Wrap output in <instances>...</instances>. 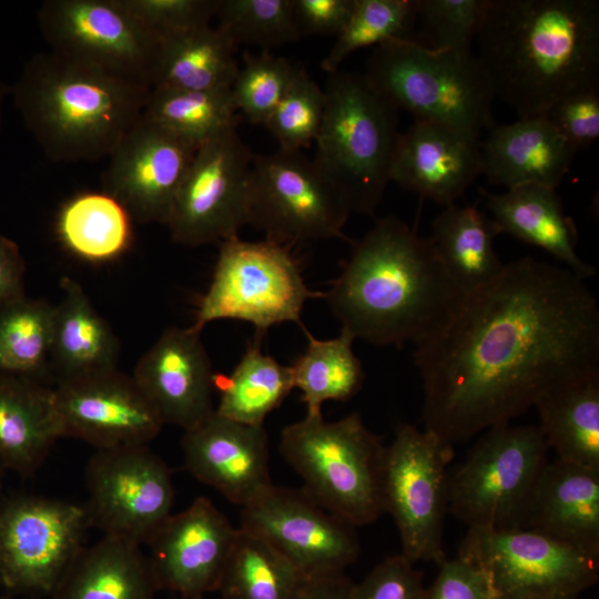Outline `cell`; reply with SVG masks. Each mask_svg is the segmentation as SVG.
<instances>
[{
    "label": "cell",
    "instance_id": "obj_1",
    "mask_svg": "<svg viewBox=\"0 0 599 599\" xmlns=\"http://www.w3.org/2000/svg\"><path fill=\"white\" fill-rule=\"evenodd\" d=\"M425 429L454 446L510 423L547 390L599 374V308L585 280L532 257L465 293L416 345Z\"/></svg>",
    "mask_w": 599,
    "mask_h": 599
},
{
    "label": "cell",
    "instance_id": "obj_2",
    "mask_svg": "<svg viewBox=\"0 0 599 599\" xmlns=\"http://www.w3.org/2000/svg\"><path fill=\"white\" fill-rule=\"evenodd\" d=\"M476 41L495 99L519 119L599 89L598 0H489Z\"/></svg>",
    "mask_w": 599,
    "mask_h": 599
},
{
    "label": "cell",
    "instance_id": "obj_3",
    "mask_svg": "<svg viewBox=\"0 0 599 599\" xmlns=\"http://www.w3.org/2000/svg\"><path fill=\"white\" fill-rule=\"evenodd\" d=\"M463 295L430 237L387 216L354 244L324 297L355 339L400 346L417 345L435 333Z\"/></svg>",
    "mask_w": 599,
    "mask_h": 599
},
{
    "label": "cell",
    "instance_id": "obj_4",
    "mask_svg": "<svg viewBox=\"0 0 599 599\" xmlns=\"http://www.w3.org/2000/svg\"><path fill=\"white\" fill-rule=\"evenodd\" d=\"M150 91L49 51L29 59L12 93L47 156L75 162L109 158L141 119Z\"/></svg>",
    "mask_w": 599,
    "mask_h": 599
},
{
    "label": "cell",
    "instance_id": "obj_5",
    "mask_svg": "<svg viewBox=\"0 0 599 599\" xmlns=\"http://www.w3.org/2000/svg\"><path fill=\"white\" fill-rule=\"evenodd\" d=\"M326 105L312 159L349 213L374 215L390 183L400 132L396 110L364 74H328Z\"/></svg>",
    "mask_w": 599,
    "mask_h": 599
},
{
    "label": "cell",
    "instance_id": "obj_6",
    "mask_svg": "<svg viewBox=\"0 0 599 599\" xmlns=\"http://www.w3.org/2000/svg\"><path fill=\"white\" fill-rule=\"evenodd\" d=\"M364 77L389 105L415 120L447 125L477 140L495 124V97L473 51L390 40L375 47Z\"/></svg>",
    "mask_w": 599,
    "mask_h": 599
},
{
    "label": "cell",
    "instance_id": "obj_7",
    "mask_svg": "<svg viewBox=\"0 0 599 599\" xmlns=\"http://www.w3.org/2000/svg\"><path fill=\"white\" fill-rule=\"evenodd\" d=\"M380 439L352 413L335 422L322 414L283 428L280 451L313 500L353 527L376 521L384 511Z\"/></svg>",
    "mask_w": 599,
    "mask_h": 599
},
{
    "label": "cell",
    "instance_id": "obj_8",
    "mask_svg": "<svg viewBox=\"0 0 599 599\" xmlns=\"http://www.w3.org/2000/svg\"><path fill=\"white\" fill-rule=\"evenodd\" d=\"M548 449L538 426L506 423L486 429L448 473V512L468 528H522Z\"/></svg>",
    "mask_w": 599,
    "mask_h": 599
},
{
    "label": "cell",
    "instance_id": "obj_9",
    "mask_svg": "<svg viewBox=\"0 0 599 599\" xmlns=\"http://www.w3.org/2000/svg\"><path fill=\"white\" fill-rule=\"evenodd\" d=\"M324 296L308 288L290 245L237 236L220 244L211 284L199 300L190 327L202 332L211 322L237 319L252 324L262 336L267 328L287 322L304 329L305 303Z\"/></svg>",
    "mask_w": 599,
    "mask_h": 599
},
{
    "label": "cell",
    "instance_id": "obj_10",
    "mask_svg": "<svg viewBox=\"0 0 599 599\" xmlns=\"http://www.w3.org/2000/svg\"><path fill=\"white\" fill-rule=\"evenodd\" d=\"M458 556L498 599H578L599 579V557L531 529L468 528Z\"/></svg>",
    "mask_w": 599,
    "mask_h": 599
},
{
    "label": "cell",
    "instance_id": "obj_11",
    "mask_svg": "<svg viewBox=\"0 0 599 599\" xmlns=\"http://www.w3.org/2000/svg\"><path fill=\"white\" fill-rule=\"evenodd\" d=\"M453 446L424 428L405 424L385 450L383 505L397 527L408 561L440 565Z\"/></svg>",
    "mask_w": 599,
    "mask_h": 599
},
{
    "label": "cell",
    "instance_id": "obj_12",
    "mask_svg": "<svg viewBox=\"0 0 599 599\" xmlns=\"http://www.w3.org/2000/svg\"><path fill=\"white\" fill-rule=\"evenodd\" d=\"M37 17L51 52L152 89L161 37L121 0H48Z\"/></svg>",
    "mask_w": 599,
    "mask_h": 599
},
{
    "label": "cell",
    "instance_id": "obj_13",
    "mask_svg": "<svg viewBox=\"0 0 599 599\" xmlns=\"http://www.w3.org/2000/svg\"><path fill=\"white\" fill-rule=\"evenodd\" d=\"M349 211L337 192L302 151L254 155L247 224L265 240L294 245L344 238Z\"/></svg>",
    "mask_w": 599,
    "mask_h": 599
},
{
    "label": "cell",
    "instance_id": "obj_14",
    "mask_svg": "<svg viewBox=\"0 0 599 599\" xmlns=\"http://www.w3.org/2000/svg\"><path fill=\"white\" fill-rule=\"evenodd\" d=\"M253 156L236 128L197 149L166 223L173 242L200 246L238 236L247 224Z\"/></svg>",
    "mask_w": 599,
    "mask_h": 599
},
{
    "label": "cell",
    "instance_id": "obj_15",
    "mask_svg": "<svg viewBox=\"0 0 599 599\" xmlns=\"http://www.w3.org/2000/svg\"><path fill=\"white\" fill-rule=\"evenodd\" d=\"M85 486L90 526L105 536L146 545L172 515L170 468L148 445L97 450Z\"/></svg>",
    "mask_w": 599,
    "mask_h": 599
},
{
    "label": "cell",
    "instance_id": "obj_16",
    "mask_svg": "<svg viewBox=\"0 0 599 599\" xmlns=\"http://www.w3.org/2000/svg\"><path fill=\"white\" fill-rule=\"evenodd\" d=\"M90 522L83 506L19 496L0 507V581L16 591L51 595L83 547Z\"/></svg>",
    "mask_w": 599,
    "mask_h": 599
},
{
    "label": "cell",
    "instance_id": "obj_17",
    "mask_svg": "<svg viewBox=\"0 0 599 599\" xmlns=\"http://www.w3.org/2000/svg\"><path fill=\"white\" fill-rule=\"evenodd\" d=\"M240 528L263 539L308 578L344 573L359 554L354 527L303 489L272 484L242 507Z\"/></svg>",
    "mask_w": 599,
    "mask_h": 599
},
{
    "label": "cell",
    "instance_id": "obj_18",
    "mask_svg": "<svg viewBox=\"0 0 599 599\" xmlns=\"http://www.w3.org/2000/svg\"><path fill=\"white\" fill-rule=\"evenodd\" d=\"M61 437L100 449L149 445L164 425L132 377L118 369L55 384Z\"/></svg>",
    "mask_w": 599,
    "mask_h": 599
},
{
    "label": "cell",
    "instance_id": "obj_19",
    "mask_svg": "<svg viewBox=\"0 0 599 599\" xmlns=\"http://www.w3.org/2000/svg\"><path fill=\"white\" fill-rule=\"evenodd\" d=\"M196 151L142 115L109 156L103 191L133 220L166 225Z\"/></svg>",
    "mask_w": 599,
    "mask_h": 599
},
{
    "label": "cell",
    "instance_id": "obj_20",
    "mask_svg": "<svg viewBox=\"0 0 599 599\" xmlns=\"http://www.w3.org/2000/svg\"><path fill=\"white\" fill-rule=\"evenodd\" d=\"M236 532L206 497L172 514L146 544L159 589L185 599H204L216 591Z\"/></svg>",
    "mask_w": 599,
    "mask_h": 599
},
{
    "label": "cell",
    "instance_id": "obj_21",
    "mask_svg": "<svg viewBox=\"0 0 599 599\" xmlns=\"http://www.w3.org/2000/svg\"><path fill=\"white\" fill-rule=\"evenodd\" d=\"M132 378L163 424L191 429L214 412L215 374L201 332L170 327L141 356Z\"/></svg>",
    "mask_w": 599,
    "mask_h": 599
},
{
    "label": "cell",
    "instance_id": "obj_22",
    "mask_svg": "<svg viewBox=\"0 0 599 599\" xmlns=\"http://www.w3.org/2000/svg\"><path fill=\"white\" fill-rule=\"evenodd\" d=\"M186 470L241 507L272 485L268 438L264 426L243 424L215 412L184 430Z\"/></svg>",
    "mask_w": 599,
    "mask_h": 599
},
{
    "label": "cell",
    "instance_id": "obj_23",
    "mask_svg": "<svg viewBox=\"0 0 599 599\" xmlns=\"http://www.w3.org/2000/svg\"><path fill=\"white\" fill-rule=\"evenodd\" d=\"M479 142L450 126L414 120L399 134L390 182L440 205L453 204L481 174Z\"/></svg>",
    "mask_w": 599,
    "mask_h": 599
},
{
    "label": "cell",
    "instance_id": "obj_24",
    "mask_svg": "<svg viewBox=\"0 0 599 599\" xmlns=\"http://www.w3.org/2000/svg\"><path fill=\"white\" fill-rule=\"evenodd\" d=\"M479 149L481 174L506 190L529 184L557 189L577 153L544 115L495 123Z\"/></svg>",
    "mask_w": 599,
    "mask_h": 599
},
{
    "label": "cell",
    "instance_id": "obj_25",
    "mask_svg": "<svg viewBox=\"0 0 599 599\" xmlns=\"http://www.w3.org/2000/svg\"><path fill=\"white\" fill-rule=\"evenodd\" d=\"M521 529L599 557V470L558 458L549 461Z\"/></svg>",
    "mask_w": 599,
    "mask_h": 599
},
{
    "label": "cell",
    "instance_id": "obj_26",
    "mask_svg": "<svg viewBox=\"0 0 599 599\" xmlns=\"http://www.w3.org/2000/svg\"><path fill=\"white\" fill-rule=\"evenodd\" d=\"M484 195L499 234L545 250L582 280L596 274V268L577 253L578 232L565 214L557 189L529 184Z\"/></svg>",
    "mask_w": 599,
    "mask_h": 599
},
{
    "label": "cell",
    "instance_id": "obj_27",
    "mask_svg": "<svg viewBox=\"0 0 599 599\" xmlns=\"http://www.w3.org/2000/svg\"><path fill=\"white\" fill-rule=\"evenodd\" d=\"M53 306L50 373L55 383L116 369L119 341L78 281L63 276Z\"/></svg>",
    "mask_w": 599,
    "mask_h": 599
},
{
    "label": "cell",
    "instance_id": "obj_28",
    "mask_svg": "<svg viewBox=\"0 0 599 599\" xmlns=\"http://www.w3.org/2000/svg\"><path fill=\"white\" fill-rule=\"evenodd\" d=\"M158 590L141 545L103 535L81 548L50 599H155Z\"/></svg>",
    "mask_w": 599,
    "mask_h": 599
},
{
    "label": "cell",
    "instance_id": "obj_29",
    "mask_svg": "<svg viewBox=\"0 0 599 599\" xmlns=\"http://www.w3.org/2000/svg\"><path fill=\"white\" fill-rule=\"evenodd\" d=\"M52 388L39 382L0 376V463L28 475L60 438Z\"/></svg>",
    "mask_w": 599,
    "mask_h": 599
},
{
    "label": "cell",
    "instance_id": "obj_30",
    "mask_svg": "<svg viewBox=\"0 0 599 599\" xmlns=\"http://www.w3.org/2000/svg\"><path fill=\"white\" fill-rule=\"evenodd\" d=\"M534 407L558 459L599 470V374L552 387Z\"/></svg>",
    "mask_w": 599,
    "mask_h": 599
},
{
    "label": "cell",
    "instance_id": "obj_31",
    "mask_svg": "<svg viewBox=\"0 0 599 599\" xmlns=\"http://www.w3.org/2000/svg\"><path fill=\"white\" fill-rule=\"evenodd\" d=\"M499 233L474 205H446L435 216L429 236L446 271L465 294L497 277L505 264L494 248Z\"/></svg>",
    "mask_w": 599,
    "mask_h": 599
},
{
    "label": "cell",
    "instance_id": "obj_32",
    "mask_svg": "<svg viewBox=\"0 0 599 599\" xmlns=\"http://www.w3.org/2000/svg\"><path fill=\"white\" fill-rule=\"evenodd\" d=\"M236 49L225 33L210 24L162 37L152 88H230L240 68Z\"/></svg>",
    "mask_w": 599,
    "mask_h": 599
},
{
    "label": "cell",
    "instance_id": "obj_33",
    "mask_svg": "<svg viewBox=\"0 0 599 599\" xmlns=\"http://www.w3.org/2000/svg\"><path fill=\"white\" fill-rule=\"evenodd\" d=\"M132 221L125 207L105 191L84 192L63 204L57 232L63 246L77 257L104 263L129 248Z\"/></svg>",
    "mask_w": 599,
    "mask_h": 599
},
{
    "label": "cell",
    "instance_id": "obj_34",
    "mask_svg": "<svg viewBox=\"0 0 599 599\" xmlns=\"http://www.w3.org/2000/svg\"><path fill=\"white\" fill-rule=\"evenodd\" d=\"M261 342L262 335H256L230 375L215 374L214 385L221 394L216 414L243 424L264 426L267 415L294 389L291 366L264 354Z\"/></svg>",
    "mask_w": 599,
    "mask_h": 599
},
{
    "label": "cell",
    "instance_id": "obj_35",
    "mask_svg": "<svg viewBox=\"0 0 599 599\" xmlns=\"http://www.w3.org/2000/svg\"><path fill=\"white\" fill-rule=\"evenodd\" d=\"M307 578L263 539L238 527L216 591L221 599H298Z\"/></svg>",
    "mask_w": 599,
    "mask_h": 599
},
{
    "label": "cell",
    "instance_id": "obj_36",
    "mask_svg": "<svg viewBox=\"0 0 599 599\" xmlns=\"http://www.w3.org/2000/svg\"><path fill=\"white\" fill-rule=\"evenodd\" d=\"M307 337L304 352L291 365L294 388L301 390L306 414H322L328 400H347L362 388L364 370L354 353L355 338L344 329L338 336L318 339Z\"/></svg>",
    "mask_w": 599,
    "mask_h": 599
},
{
    "label": "cell",
    "instance_id": "obj_37",
    "mask_svg": "<svg viewBox=\"0 0 599 599\" xmlns=\"http://www.w3.org/2000/svg\"><path fill=\"white\" fill-rule=\"evenodd\" d=\"M231 87L213 90L152 88L143 116L195 148L236 128Z\"/></svg>",
    "mask_w": 599,
    "mask_h": 599
},
{
    "label": "cell",
    "instance_id": "obj_38",
    "mask_svg": "<svg viewBox=\"0 0 599 599\" xmlns=\"http://www.w3.org/2000/svg\"><path fill=\"white\" fill-rule=\"evenodd\" d=\"M53 306L23 295L0 305V376L38 382L50 373Z\"/></svg>",
    "mask_w": 599,
    "mask_h": 599
},
{
    "label": "cell",
    "instance_id": "obj_39",
    "mask_svg": "<svg viewBox=\"0 0 599 599\" xmlns=\"http://www.w3.org/2000/svg\"><path fill=\"white\" fill-rule=\"evenodd\" d=\"M417 20L415 0H354V7L342 32L321 68L329 73L355 51L396 39H413Z\"/></svg>",
    "mask_w": 599,
    "mask_h": 599
},
{
    "label": "cell",
    "instance_id": "obj_40",
    "mask_svg": "<svg viewBox=\"0 0 599 599\" xmlns=\"http://www.w3.org/2000/svg\"><path fill=\"white\" fill-rule=\"evenodd\" d=\"M217 28L237 47L270 48L295 42L297 30L292 0H220Z\"/></svg>",
    "mask_w": 599,
    "mask_h": 599
},
{
    "label": "cell",
    "instance_id": "obj_41",
    "mask_svg": "<svg viewBox=\"0 0 599 599\" xmlns=\"http://www.w3.org/2000/svg\"><path fill=\"white\" fill-rule=\"evenodd\" d=\"M296 68L270 51L243 53V65L231 85L234 105L252 124L264 125L284 94Z\"/></svg>",
    "mask_w": 599,
    "mask_h": 599
},
{
    "label": "cell",
    "instance_id": "obj_42",
    "mask_svg": "<svg viewBox=\"0 0 599 599\" xmlns=\"http://www.w3.org/2000/svg\"><path fill=\"white\" fill-rule=\"evenodd\" d=\"M325 105V91L303 69L296 68L286 93L264 125L281 150L302 151L315 142Z\"/></svg>",
    "mask_w": 599,
    "mask_h": 599
},
{
    "label": "cell",
    "instance_id": "obj_43",
    "mask_svg": "<svg viewBox=\"0 0 599 599\" xmlns=\"http://www.w3.org/2000/svg\"><path fill=\"white\" fill-rule=\"evenodd\" d=\"M489 0H415L428 44L436 50L473 51Z\"/></svg>",
    "mask_w": 599,
    "mask_h": 599
},
{
    "label": "cell",
    "instance_id": "obj_44",
    "mask_svg": "<svg viewBox=\"0 0 599 599\" xmlns=\"http://www.w3.org/2000/svg\"><path fill=\"white\" fill-rule=\"evenodd\" d=\"M158 35L209 26L220 0H121Z\"/></svg>",
    "mask_w": 599,
    "mask_h": 599
},
{
    "label": "cell",
    "instance_id": "obj_45",
    "mask_svg": "<svg viewBox=\"0 0 599 599\" xmlns=\"http://www.w3.org/2000/svg\"><path fill=\"white\" fill-rule=\"evenodd\" d=\"M400 554L388 556L359 582L352 599H425L422 572Z\"/></svg>",
    "mask_w": 599,
    "mask_h": 599
},
{
    "label": "cell",
    "instance_id": "obj_46",
    "mask_svg": "<svg viewBox=\"0 0 599 599\" xmlns=\"http://www.w3.org/2000/svg\"><path fill=\"white\" fill-rule=\"evenodd\" d=\"M544 116L577 151L590 146L599 138V89L565 97Z\"/></svg>",
    "mask_w": 599,
    "mask_h": 599
},
{
    "label": "cell",
    "instance_id": "obj_47",
    "mask_svg": "<svg viewBox=\"0 0 599 599\" xmlns=\"http://www.w3.org/2000/svg\"><path fill=\"white\" fill-rule=\"evenodd\" d=\"M494 592L485 572L469 560L457 556L444 560L425 599H494Z\"/></svg>",
    "mask_w": 599,
    "mask_h": 599
},
{
    "label": "cell",
    "instance_id": "obj_48",
    "mask_svg": "<svg viewBox=\"0 0 599 599\" xmlns=\"http://www.w3.org/2000/svg\"><path fill=\"white\" fill-rule=\"evenodd\" d=\"M301 37L338 35L348 21L354 0H292Z\"/></svg>",
    "mask_w": 599,
    "mask_h": 599
},
{
    "label": "cell",
    "instance_id": "obj_49",
    "mask_svg": "<svg viewBox=\"0 0 599 599\" xmlns=\"http://www.w3.org/2000/svg\"><path fill=\"white\" fill-rule=\"evenodd\" d=\"M23 271L18 246L0 235V305L22 295Z\"/></svg>",
    "mask_w": 599,
    "mask_h": 599
},
{
    "label": "cell",
    "instance_id": "obj_50",
    "mask_svg": "<svg viewBox=\"0 0 599 599\" xmlns=\"http://www.w3.org/2000/svg\"><path fill=\"white\" fill-rule=\"evenodd\" d=\"M354 586L344 573L309 577L298 599H352Z\"/></svg>",
    "mask_w": 599,
    "mask_h": 599
},
{
    "label": "cell",
    "instance_id": "obj_51",
    "mask_svg": "<svg viewBox=\"0 0 599 599\" xmlns=\"http://www.w3.org/2000/svg\"><path fill=\"white\" fill-rule=\"evenodd\" d=\"M7 94V90L4 84L0 80V128H1V119H2V106H3V100Z\"/></svg>",
    "mask_w": 599,
    "mask_h": 599
},
{
    "label": "cell",
    "instance_id": "obj_52",
    "mask_svg": "<svg viewBox=\"0 0 599 599\" xmlns=\"http://www.w3.org/2000/svg\"><path fill=\"white\" fill-rule=\"evenodd\" d=\"M3 468V466L1 465L0 463V478H1V469ZM0 507H1V502H0Z\"/></svg>",
    "mask_w": 599,
    "mask_h": 599
},
{
    "label": "cell",
    "instance_id": "obj_53",
    "mask_svg": "<svg viewBox=\"0 0 599 599\" xmlns=\"http://www.w3.org/2000/svg\"><path fill=\"white\" fill-rule=\"evenodd\" d=\"M0 599H13V598H8V597H0Z\"/></svg>",
    "mask_w": 599,
    "mask_h": 599
},
{
    "label": "cell",
    "instance_id": "obj_54",
    "mask_svg": "<svg viewBox=\"0 0 599 599\" xmlns=\"http://www.w3.org/2000/svg\"><path fill=\"white\" fill-rule=\"evenodd\" d=\"M494 599H498V598L495 597Z\"/></svg>",
    "mask_w": 599,
    "mask_h": 599
}]
</instances>
